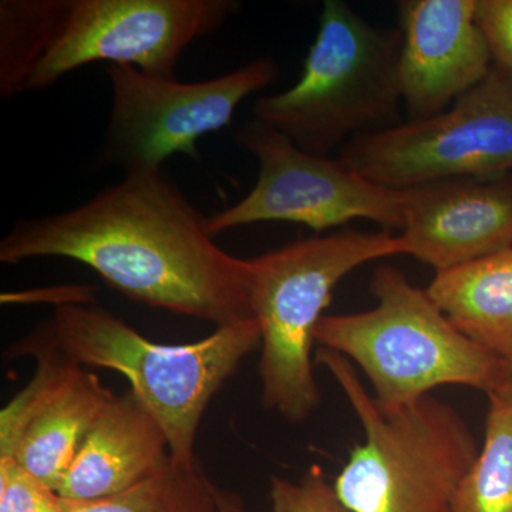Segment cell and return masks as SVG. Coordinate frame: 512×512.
<instances>
[{
    "label": "cell",
    "mask_w": 512,
    "mask_h": 512,
    "mask_svg": "<svg viewBox=\"0 0 512 512\" xmlns=\"http://www.w3.org/2000/svg\"><path fill=\"white\" fill-rule=\"evenodd\" d=\"M397 255H404L399 235L346 229L251 258V306L261 330L265 409L291 423L312 416L322 397L315 377V329L333 291L360 266Z\"/></svg>",
    "instance_id": "cell-6"
},
{
    "label": "cell",
    "mask_w": 512,
    "mask_h": 512,
    "mask_svg": "<svg viewBox=\"0 0 512 512\" xmlns=\"http://www.w3.org/2000/svg\"><path fill=\"white\" fill-rule=\"evenodd\" d=\"M217 501L220 512H247L244 498L234 491L218 487Z\"/></svg>",
    "instance_id": "cell-22"
},
{
    "label": "cell",
    "mask_w": 512,
    "mask_h": 512,
    "mask_svg": "<svg viewBox=\"0 0 512 512\" xmlns=\"http://www.w3.org/2000/svg\"><path fill=\"white\" fill-rule=\"evenodd\" d=\"M483 447L458 487L453 512H512V397L488 393Z\"/></svg>",
    "instance_id": "cell-17"
},
{
    "label": "cell",
    "mask_w": 512,
    "mask_h": 512,
    "mask_svg": "<svg viewBox=\"0 0 512 512\" xmlns=\"http://www.w3.org/2000/svg\"><path fill=\"white\" fill-rule=\"evenodd\" d=\"M217 488L200 460L188 466L171 460L124 493L94 501L63 500V512H220Z\"/></svg>",
    "instance_id": "cell-18"
},
{
    "label": "cell",
    "mask_w": 512,
    "mask_h": 512,
    "mask_svg": "<svg viewBox=\"0 0 512 512\" xmlns=\"http://www.w3.org/2000/svg\"><path fill=\"white\" fill-rule=\"evenodd\" d=\"M170 461L167 436L130 389L94 421L57 493L63 500H101L156 476Z\"/></svg>",
    "instance_id": "cell-14"
},
{
    "label": "cell",
    "mask_w": 512,
    "mask_h": 512,
    "mask_svg": "<svg viewBox=\"0 0 512 512\" xmlns=\"http://www.w3.org/2000/svg\"><path fill=\"white\" fill-rule=\"evenodd\" d=\"M0 512H63V498L13 458H0Z\"/></svg>",
    "instance_id": "cell-20"
},
{
    "label": "cell",
    "mask_w": 512,
    "mask_h": 512,
    "mask_svg": "<svg viewBox=\"0 0 512 512\" xmlns=\"http://www.w3.org/2000/svg\"><path fill=\"white\" fill-rule=\"evenodd\" d=\"M113 101L99 164L124 174L163 170L168 158L198 160L201 137L231 126L238 107L275 83L279 66L258 57L227 74L184 83L107 64Z\"/></svg>",
    "instance_id": "cell-7"
},
{
    "label": "cell",
    "mask_w": 512,
    "mask_h": 512,
    "mask_svg": "<svg viewBox=\"0 0 512 512\" xmlns=\"http://www.w3.org/2000/svg\"><path fill=\"white\" fill-rule=\"evenodd\" d=\"M269 498L272 512H352L316 466L299 481L272 477Z\"/></svg>",
    "instance_id": "cell-19"
},
{
    "label": "cell",
    "mask_w": 512,
    "mask_h": 512,
    "mask_svg": "<svg viewBox=\"0 0 512 512\" xmlns=\"http://www.w3.org/2000/svg\"><path fill=\"white\" fill-rule=\"evenodd\" d=\"M234 140L258 161V180L241 201L208 218L212 237L261 222L301 224L316 235L353 220L402 231L404 190L367 180L339 157L306 153L256 119L237 128Z\"/></svg>",
    "instance_id": "cell-9"
},
{
    "label": "cell",
    "mask_w": 512,
    "mask_h": 512,
    "mask_svg": "<svg viewBox=\"0 0 512 512\" xmlns=\"http://www.w3.org/2000/svg\"><path fill=\"white\" fill-rule=\"evenodd\" d=\"M370 292L375 308L323 316L315 342L362 369L380 409H399L451 384L497 389L503 359L464 336L399 268L377 266Z\"/></svg>",
    "instance_id": "cell-5"
},
{
    "label": "cell",
    "mask_w": 512,
    "mask_h": 512,
    "mask_svg": "<svg viewBox=\"0 0 512 512\" xmlns=\"http://www.w3.org/2000/svg\"><path fill=\"white\" fill-rule=\"evenodd\" d=\"M397 16L407 121L443 113L493 69L490 46L477 22V0H402Z\"/></svg>",
    "instance_id": "cell-12"
},
{
    "label": "cell",
    "mask_w": 512,
    "mask_h": 512,
    "mask_svg": "<svg viewBox=\"0 0 512 512\" xmlns=\"http://www.w3.org/2000/svg\"><path fill=\"white\" fill-rule=\"evenodd\" d=\"M40 326L79 365L126 376L167 436L171 460L184 466L198 460L195 441L212 397L261 348L255 319L215 328L187 345L151 342L114 313L87 303H62Z\"/></svg>",
    "instance_id": "cell-4"
},
{
    "label": "cell",
    "mask_w": 512,
    "mask_h": 512,
    "mask_svg": "<svg viewBox=\"0 0 512 512\" xmlns=\"http://www.w3.org/2000/svg\"><path fill=\"white\" fill-rule=\"evenodd\" d=\"M36 258L80 262L141 305L215 328L254 319L251 259L217 245L208 218L163 170L124 174L73 210L13 222L0 262Z\"/></svg>",
    "instance_id": "cell-1"
},
{
    "label": "cell",
    "mask_w": 512,
    "mask_h": 512,
    "mask_svg": "<svg viewBox=\"0 0 512 512\" xmlns=\"http://www.w3.org/2000/svg\"><path fill=\"white\" fill-rule=\"evenodd\" d=\"M404 255L443 272L512 248V173L404 190Z\"/></svg>",
    "instance_id": "cell-13"
},
{
    "label": "cell",
    "mask_w": 512,
    "mask_h": 512,
    "mask_svg": "<svg viewBox=\"0 0 512 512\" xmlns=\"http://www.w3.org/2000/svg\"><path fill=\"white\" fill-rule=\"evenodd\" d=\"M468 339L495 355L512 352V248L437 272L426 289Z\"/></svg>",
    "instance_id": "cell-15"
},
{
    "label": "cell",
    "mask_w": 512,
    "mask_h": 512,
    "mask_svg": "<svg viewBox=\"0 0 512 512\" xmlns=\"http://www.w3.org/2000/svg\"><path fill=\"white\" fill-rule=\"evenodd\" d=\"M501 359H503V367H501L500 384L494 392L512 397V352L508 356L501 357Z\"/></svg>",
    "instance_id": "cell-23"
},
{
    "label": "cell",
    "mask_w": 512,
    "mask_h": 512,
    "mask_svg": "<svg viewBox=\"0 0 512 512\" xmlns=\"http://www.w3.org/2000/svg\"><path fill=\"white\" fill-rule=\"evenodd\" d=\"M237 0H67L55 40L26 92L104 62L175 79L185 50L241 12Z\"/></svg>",
    "instance_id": "cell-10"
},
{
    "label": "cell",
    "mask_w": 512,
    "mask_h": 512,
    "mask_svg": "<svg viewBox=\"0 0 512 512\" xmlns=\"http://www.w3.org/2000/svg\"><path fill=\"white\" fill-rule=\"evenodd\" d=\"M402 32L373 25L343 0L323 2L301 77L285 92L252 104L261 121L313 156L402 120Z\"/></svg>",
    "instance_id": "cell-3"
},
{
    "label": "cell",
    "mask_w": 512,
    "mask_h": 512,
    "mask_svg": "<svg viewBox=\"0 0 512 512\" xmlns=\"http://www.w3.org/2000/svg\"><path fill=\"white\" fill-rule=\"evenodd\" d=\"M10 352L35 356L36 373L0 413V458H13L57 491L84 437L116 394L60 352L40 325Z\"/></svg>",
    "instance_id": "cell-11"
},
{
    "label": "cell",
    "mask_w": 512,
    "mask_h": 512,
    "mask_svg": "<svg viewBox=\"0 0 512 512\" xmlns=\"http://www.w3.org/2000/svg\"><path fill=\"white\" fill-rule=\"evenodd\" d=\"M477 22L494 66L512 74V0H477Z\"/></svg>",
    "instance_id": "cell-21"
},
{
    "label": "cell",
    "mask_w": 512,
    "mask_h": 512,
    "mask_svg": "<svg viewBox=\"0 0 512 512\" xmlns=\"http://www.w3.org/2000/svg\"><path fill=\"white\" fill-rule=\"evenodd\" d=\"M315 365L329 370L365 434L333 484L340 501L352 512H453L480 451L466 419L430 394L380 409L353 363L335 350H316Z\"/></svg>",
    "instance_id": "cell-2"
},
{
    "label": "cell",
    "mask_w": 512,
    "mask_h": 512,
    "mask_svg": "<svg viewBox=\"0 0 512 512\" xmlns=\"http://www.w3.org/2000/svg\"><path fill=\"white\" fill-rule=\"evenodd\" d=\"M67 9V0L0 2V99L26 93L45 59Z\"/></svg>",
    "instance_id": "cell-16"
},
{
    "label": "cell",
    "mask_w": 512,
    "mask_h": 512,
    "mask_svg": "<svg viewBox=\"0 0 512 512\" xmlns=\"http://www.w3.org/2000/svg\"><path fill=\"white\" fill-rule=\"evenodd\" d=\"M338 157L396 190L431 181L512 173V74L494 66L447 110L349 141Z\"/></svg>",
    "instance_id": "cell-8"
}]
</instances>
